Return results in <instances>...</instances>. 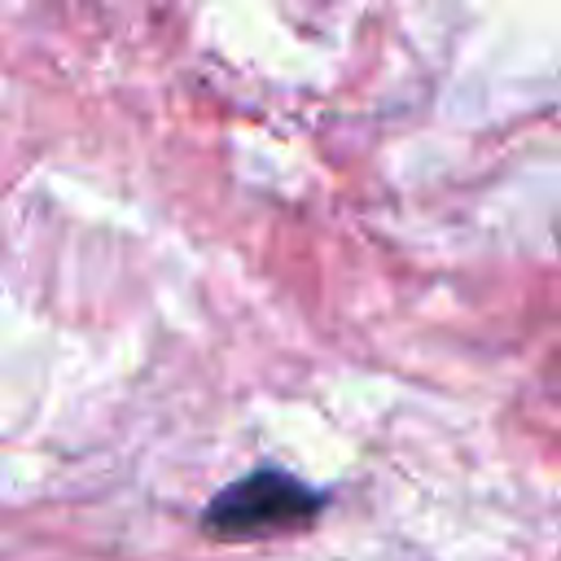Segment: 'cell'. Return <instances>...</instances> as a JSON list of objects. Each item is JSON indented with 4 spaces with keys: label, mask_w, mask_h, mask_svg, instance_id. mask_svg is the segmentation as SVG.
<instances>
[{
    "label": "cell",
    "mask_w": 561,
    "mask_h": 561,
    "mask_svg": "<svg viewBox=\"0 0 561 561\" xmlns=\"http://www.w3.org/2000/svg\"><path fill=\"white\" fill-rule=\"evenodd\" d=\"M320 504L324 500L307 482H298L280 469H259V473H245L232 486H224L206 504L202 526L228 543L272 539V535H289V530H302L307 522H316Z\"/></svg>",
    "instance_id": "6da1fadb"
}]
</instances>
